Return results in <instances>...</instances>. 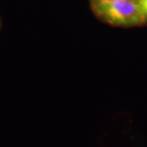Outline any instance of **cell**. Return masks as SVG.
Returning <instances> with one entry per match:
<instances>
[{
  "mask_svg": "<svg viewBox=\"0 0 147 147\" xmlns=\"http://www.w3.org/2000/svg\"><path fill=\"white\" fill-rule=\"evenodd\" d=\"M0 29H1V18H0Z\"/></svg>",
  "mask_w": 147,
  "mask_h": 147,
  "instance_id": "277c9868",
  "label": "cell"
},
{
  "mask_svg": "<svg viewBox=\"0 0 147 147\" xmlns=\"http://www.w3.org/2000/svg\"><path fill=\"white\" fill-rule=\"evenodd\" d=\"M97 19L112 26L133 27L145 24L136 0H108L90 2Z\"/></svg>",
  "mask_w": 147,
  "mask_h": 147,
  "instance_id": "6da1fadb",
  "label": "cell"
},
{
  "mask_svg": "<svg viewBox=\"0 0 147 147\" xmlns=\"http://www.w3.org/2000/svg\"><path fill=\"white\" fill-rule=\"evenodd\" d=\"M139 5L145 24L147 23V0H136Z\"/></svg>",
  "mask_w": 147,
  "mask_h": 147,
  "instance_id": "7a4b0ae2",
  "label": "cell"
},
{
  "mask_svg": "<svg viewBox=\"0 0 147 147\" xmlns=\"http://www.w3.org/2000/svg\"><path fill=\"white\" fill-rule=\"evenodd\" d=\"M93 1H108V0H90V2H93Z\"/></svg>",
  "mask_w": 147,
  "mask_h": 147,
  "instance_id": "3957f363",
  "label": "cell"
}]
</instances>
